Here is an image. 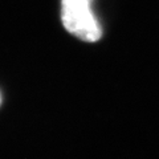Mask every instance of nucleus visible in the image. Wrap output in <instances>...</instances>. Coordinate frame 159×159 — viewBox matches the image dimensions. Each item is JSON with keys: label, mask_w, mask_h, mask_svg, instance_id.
Returning <instances> with one entry per match:
<instances>
[{"label": "nucleus", "mask_w": 159, "mask_h": 159, "mask_svg": "<svg viewBox=\"0 0 159 159\" xmlns=\"http://www.w3.org/2000/svg\"><path fill=\"white\" fill-rule=\"evenodd\" d=\"M61 19L66 31L82 41L96 43L102 36V28L92 11V0H62Z\"/></svg>", "instance_id": "1"}]
</instances>
